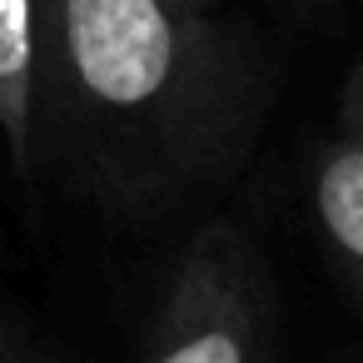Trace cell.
Masks as SVG:
<instances>
[{
	"label": "cell",
	"mask_w": 363,
	"mask_h": 363,
	"mask_svg": "<svg viewBox=\"0 0 363 363\" xmlns=\"http://www.w3.org/2000/svg\"><path fill=\"white\" fill-rule=\"evenodd\" d=\"M35 150L130 224L214 199L264 115V75L214 0H35Z\"/></svg>",
	"instance_id": "obj_1"
},
{
	"label": "cell",
	"mask_w": 363,
	"mask_h": 363,
	"mask_svg": "<svg viewBox=\"0 0 363 363\" xmlns=\"http://www.w3.org/2000/svg\"><path fill=\"white\" fill-rule=\"evenodd\" d=\"M140 363H279L274 279L234 219H204L179 249Z\"/></svg>",
	"instance_id": "obj_2"
},
{
	"label": "cell",
	"mask_w": 363,
	"mask_h": 363,
	"mask_svg": "<svg viewBox=\"0 0 363 363\" xmlns=\"http://www.w3.org/2000/svg\"><path fill=\"white\" fill-rule=\"evenodd\" d=\"M313 219L358 318H363V145L343 130L313 155Z\"/></svg>",
	"instance_id": "obj_3"
},
{
	"label": "cell",
	"mask_w": 363,
	"mask_h": 363,
	"mask_svg": "<svg viewBox=\"0 0 363 363\" xmlns=\"http://www.w3.org/2000/svg\"><path fill=\"white\" fill-rule=\"evenodd\" d=\"M35 0H0V140L21 169L35 164Z\"/></svg>",
	"instance_id": "obj_4"
},
{
	"label": "cell",
	"mask_w": 363,
	"mask_h": 363,
	"mask_svg": "<svg viewBox=\"0 0 363 363\" xmlns=\"http://www.w3.org/2000/svg\"><path fill=\"white\" fill-rule=\"evenodd\" d=\"M0 363H80V358L35 323H26L21 313L0 308Z\"/></svg>",
	"instance_id": "obj_5"
},
{
	"label": "cell",
	"mask_w": 363,
	"mask_h": 363,
	"mask_svg": "<svg viewBox=\"0 0 363 363\" xmlns=\"http://www.w3.org/2000/svg\"><path fill=\"white\" fill-rule=\"evenodd\" d=\"M338 130L363 145V55L353 60V70H348V80H343V95H338Z\"/></svg>",
	"instance_id": "obj_6"
},
{
	"label": "cell",
	"mask_w": 363,
	"mask_h": 363,
	"mask_svg": "<svg viewBox=\"0 0 363 363\" xmlns=\"http://www.w3.org/2000/svg\"><path fill=\"white\" fill-rule=\"evenodd\" d=\"M214 6H219V0H214Z\"/></svg>",
	"instance_id": "obj_7"
}]
</instances>
